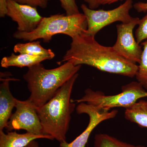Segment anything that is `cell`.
Wrapping results in <instances>:
<instances>
[{
  "mask_svg": "<svg viewBox=\"0 0 147 147\" xmlns=\"http://www.w3.org/2000/svg\"><path fill=\"white\" fill-rule=\"evenodd\" d=\"M70 47L58 62H69L74 65H86L100 71L133 78L138 65L118 55L113 47L99 44L95 36L85 32L71 38Z\"/></svg>",
  "mask_w": 147,
  "mask_h": 147,
  "instance_id": "cell-1",
  "label": "cell"
},
{
  "mask_svg": "<svg viewBox=\"0 0 147 147\" xmlns=\"http://www.w3.org/2000/svg\"><path fill=\"white\" fill-rule=\"evenodd\" d=\"M79 76L76 73L62 86L45 104L37 107L43 133L52 136L60 143L66 142L71 115L75 104L71 99L74 85Z\"/></svg>",
  "mask_w": 147,
  "mask_h": 147,
  "instance_id": "cell-2",
  "label": "cell"
},
{
  "mask_svg": "<svg viewBox=\"0 0 147 147\" xmlns=\"http://www.w3.org/2000/svg\"><path fill=\"white\" fill-rule=\"evenodd\" d=\"M82 65L69 62L52 69H47L41 63L28 67L23 76L30 92L29 99L37 107L51 99L65 83L77 73Z\"/></svg>",
  "mask_w": 147,
  "mask_h": 147,
  "instance_id": "cell-3",
  "label": "cell"
},
{
  "mask_svg": "<svg viewBox=\"0 0 147 147\" xmlns=\"http://www.w3.org/2000/svg\"><path fill=\"white\" fill-rule=\"evenodd\" d=\"M88 24L84 13L67 16L57 14L43 17L36 28L30 33L17 31L13 34L16 39L33 41L38 39L49 42L57 34H63L73 38L87 30Z\"/></svg>",
  "mask_w": 147,
  "mask_h": 147,
  "instance_id": "cell-4",
  "label": "cell"
},
{
  "mask_svg": "<svg viewBox=\"0 0 147 147\" xmlns=\"http://www.w3.org/2000/svg\"><path fill=\"white\" fill-rule=\"evenodd\" d=\"M83 97L74 101L86 102L95 107L99 111H109L112 108L126 109L137 102L140 98L147 97V90L138 82H132L121 87V92L113 95H106L98 91L90 88L85 91Z\"/></svg>",
  "mask_w": 147,
  "mask_h": 147,
  "instance_id": "cell-5",
  "label": "cell"
},
{
  "mask_svg": "<svg viewBox=\"0 0 147 147\" xmlns=\"http://www.w3.org/2000/svg\"><path fill=\"white\" fill-rule=\"evenodd\" d=\"M81 7L88 24V28L85 33L93 36H95L101 29L110 24L117 21L127 24L136 18L129 14V11L133 7L132 0H127L117 8L109 10L91 9L85 4H82Z\"/></svg>",
  "mask_w": 147,
  "mask_h": 147,
  "instance_id": "cell-6",
  "label": "cell"
},
{
  "mask_svg": "<svg viewBox=\"0 0 147 147\" xmlns=\"http://www.w3.org/2000/svg\"><path fill=\"white\" fill-rule=\"evenodd\" d=\"M15 108L16 111L11 115L6 128L7 131L22 129L36 135L45 134L37 107L29 98L25 100L16 99Z\"/></svg>",
  "mask_w": 147,
  "mask_h": 147,
  "instance_id": "cell-7",
  "label": "cell"
},
{
  "mask_svg": "<svg viewBox=\"0 0 147 147\" xmlns=\"http://www.w3.org/2000/svg\"><path fill=\"white\" fill-rule=\"evenodd\" d=\"M139 20L136 17L130 23L117 25V40L112 46L118 55L134 63H140L143 51L142 45L137 43L133 34V30Z\"/></svg>",
  "mask_w": 147,
  "mask_h": 147,
  "instance_id": "cell-8",
  "label": "cell"
},
{
  "mask_svg": "<svg viewBox=\"0 0 147 147\" xmlns=\"http://www.w3.org/2000/svg\"><path fill=\"white\" fill-rule=\"evenodd\" d=\"M78 114H86L89 117V122L85 130L71 143H61L60 147H85L92 131L103 121L114 118L118 111H99L95 107L86 102H80L76 108Z\"/></svg>",
  "mask_w": 147,
  "mask_h": 147,
  "instance_id": "cell-9",
  "label": "cell"
},
{
  "mask_svg": "<svg viewBox=\"0 0 147 147\" xmlns=\"http://www.w3.org/2000/svg\"><path fill=\"white\" fill-rule=\"evenodd\" d=\"M6 16L16 22L18 31L30 33L36 28L43 17L36 7L7 0Z\"/></svg>",
  "mask_w": 147,
  "mask_h": 147,
  "instance_id": "cell-10",
  "label": "cell"
},
{
  "mask_svg": "<svg viewBox=\"0 0 147 147\" xmlns=\"http://www.w3.org/2000/svg\"><path fill=\"white\" fill-rule=\"evenodd\" d=\"M19 81L10 78L1 79L0 85V130L6 128L13 108L15 107L16 98L13 97L9 89V82Z\"/></svg>",
  "mask_w": 147,
  "mask_h": 147,
  "instance_id": "cell-11",
  "label": "cell"
},
{
  "mask_svg": "<svg viewBox=\"0 0 147 147\" xmlns=\"http://www.w3.org/2000/svg\"><path fill=\"white\" fill-rule=\"evenodd\" d=\"M45 139L53 140L49 135H36L26 132L19 134L16 131H8L6 134L0 130V147H25L34 140Z\"/></svg>",
  "mask_w": 147,
  "mask_h": 147,
  "instance_id": "cell-12",
  "label": "cell"
},
{
  "mask_svg": "<svg viewBox=\"0 0 147 147\" xmlns=\"http://www.w3.org/2000/svg\"><path fill=\"white\" fill-rule=\"evenodd\" d=\"M50 58L45 56H32L26 54L16 55L13 53L8 57H4L1 62V65L4 68L10 67H30L41 63L43 61L50 60Z\"/></svg>",
  "mask_w": 147,
  "mask_h": 147,
  "instance_id": "cell-13",
  "label": "cell"
},
{
  "mask_svg": "<svg viewBox=\"0 0 147 147\" xmlns=\"http://www.w3.org/2000/svg\"><path fill=\"white\" fill-rule=\"evenodd\" d=\"M124 116L127 120L147 128V100H138L125 109Z\"/></svg>",
  "mask_w": 147,
  "mask_h": 147,
  "instance_id": "cell-14",
  "label": "cell"
},
{
  "mask_svg": "<svg viewBox=\"0 0 147 147\" xmlns=\"http://www.w3.org/2000/svg\"><path fill=\"white\" fill-rule=\"evenodd\" d=\"M13 50L15 53L26 54L36 56H45L51 59L55 55L51 49H46L41 46L40 41H30L27 43H18L14 45Z\"/></svg>",
  "mask_w": 147,
  "mask_h": 147,
  "instance_id": "cell-15",
  "label": "cell"
},
{
  "mask_svg": "<svg viewBox=\"0 0 147 147\" xmlns=\"http://www.w3.org/2000/svg\"><path fill=\"white\" fill-rule=\"evenodd\" d=\"M94 147H145L142 145H134L122 142L105 134H96L94 137Z\"/></svg>",
  "mask_w": 147,
  "mask_h": 147,
  "instance_id": "cell-16",
  "label": "cell"
},
{
  "mask_svg": "<svg viewBox=\"0 0 147 147\" xmlns=\"http://www.w3.org/2000/svg\"><path fill=\"white\" fill-rule=\"evenodd\" d=\"M141 45L143 47V51L135 77L137 82L147 90V39L142 42Z\"/></svg>",
  "mask_w": 147,
  "mask_h": 147,
  "instance_id": "cell-17",
  "label": "cell"
},
{
  "mask_svg": "<svg viewBox=\"0 0 147 147\" xmlns=\"http://www.w3.org/2000/svg\"><path fill=\"white\" fill-rule=\"evenodd\" d=\"M142 19H140L138 27L135 32V38L139 44L147 39V12Z\"/></svg>",
  "mask_w": 147,
  "mask_h": 147,
  "instance_id": "cell-18",
  "label": "cell"
},
{
  "mask_svg": "<svg viewBox=\"0 0 147 147\" xmlns=\"http://www.w3.org/2000/svg\"><path fill=\"white\" fill-rule=\"evenodd\" d=\"M61 6L65 11L67 16L76 15L81 13L76 4V0H59Z\"/></svg>",
  "mask_w": 147,
  "mask_h": 147,
  "instance_id": "cell-19",
  "label": "cell"
},
{
  "mask_svg": "<svg viewBox=\"0 0 147 147\" xmlns=\"http://www.w3.org/2000/svg\"><path fill=\"white\" fill-rule=\"evenodd\" d=\"M88 4L89 8L95 9L100 6L110 5L123 0H83ZM127 1V0H125Z\"/></svg>",
  "mask_w": 147,
  "mask_h": 147,
  "instance_id": "cell-20",
  "label": "cell"
},
{
  "mask_svg": "<svg viewBox=\"0 0 147 147\" xmlns=\"http://www.w3.org/2000/svg\"><path fill=\"white\" fill-rule=\"evenodd\" d=\"M22 4L28 5L34 7L45 9L51 0H13Z\"/></svg>",
  "mask_w": 147,
  "mask_h": 147,
  "instance_id": "cell-21",
  "label": "cell"
},
{
  "mask_svg": "<svg viewBox=\"0 0 147 147\" xmlns=\"http://www.w3.org/2000/svg\"><path fill=\"white\" fill-rule=\"evenodd\" d=\"M133 7L137 12H147V2H139L134 3L133 5Z\"/></svg>",
  "mask_w": 147,
  "mask_h": 147,
  "instance_id": "cell-22",
  "label": "cell"
},
{
  "mask_svg": "<svg viewBox=\"0 0 147 147\" xmlns=\"http://www.w3.org/2000/svg\"><path fill=\"white\" fill-rule=\"evenodd\" d=\"M7 0H0V17L3 18L6 15Z\"/></svg>",
  "mask_w": 147,
  "mask_h": 147,
  "instance_id": "cell-23",
  "label": "cell"
},
{
  "mask_svg": "<svg viewBox=\"0 0 147 147\" xmlns=\"http://www.w3.org/2000/svg\"><path fill=\"white\" fill-rule=\"evenodd\" d=\"M25 147H40V146L36 140H34Z\"/></svg>",
  "mask_w": 147,
  "mask_h": 147,
  "instance_id": "cell-24",
  "label": "cell"
},
{
  "mask_svg": "<svg viewBox=\"0 0 147 147\" xmlns=\"http://www.w3.org/2000/svg\"><path fill=\"white\" fill-rule=\"evenodd\" d=\"M11 74L9 72H1V79H3V78H5V77H7V76H11Z\"/></svg>",
  "mask_w": 147,
  "mask_h": 147,
  "instance_id": "cell-25",
  "label": "cell"
}]
</instances>
